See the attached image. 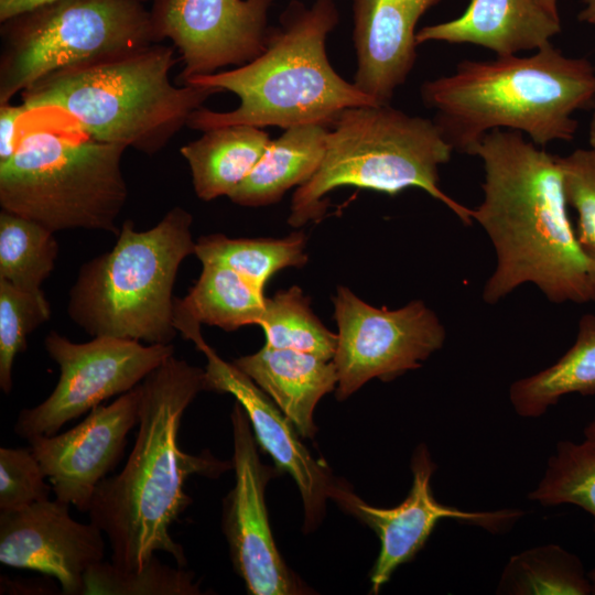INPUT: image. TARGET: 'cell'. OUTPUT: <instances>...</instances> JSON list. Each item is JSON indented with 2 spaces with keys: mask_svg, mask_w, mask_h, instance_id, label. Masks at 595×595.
Here are the masks:
<instances>
[{
  "mask_svg": "<svg viewBox=\"0 0 595 595\" xmlns=\"http://www.w3.org/2000/svg\"><path fill=\"white\" fill-rule=\"evenodd\" d=\"M560 17L540 0H470L457 18L416 32V44H474L496 56L537 51L561 32Z\"/></svg>",
  "mask_w": 595,
  "mask_h": 595,
  "instance_id": "obj_19",
  "label": "cell"
},
{
  "mask_svg": "<svg viewBox=\"0 0 595 595\" xmlns=\"http://www.w3.org/2000/svg\"><path fill=\"white\" fill-rule=\"evenodd\" d=\"M588 143L589 149L595 152V109L592 113L589 125H588Z\"/></svg>",
  "mask_w": 595,
  "mask_h": 595,
  "instance_id": "obj_37",
  "label": "cell"
},
{
  "mask_svg": "<svg viewBox=\"0 0 595 595\" xmlns=\"http://www.w3.org/2000/svg\"><path fill=\"white\" fill-rule=\"evenodd\" d=\"M329 126L303 123L271 140L245 181L228 196L247 207L277 203L285 192L306 183L323 160Z\"/></svg>",
  "mask_w": 595,
  "mask_h": 595,
  "instance_id": "obj_21",
  "label": "cell"
},
{
  "mask_svg": "<svg viewBox=\"0 0 595 595\" xmlns=\"http://www.w3.org/2000/svg\"><path fill=\"white\" fill-rule=\"evenodd\" d=\"M560 161L567 205L577 216L574 229L587 262L591 301L595 302V152L576 149Z\"/></svg>",
  "mask_w": 595,
  "mask_h": 595,
  "instance_id": "obj_32",
  "label": "cell"
},
{
  "mask_svg": "<svg viewBox=\"0 0 595 595\" xmlns=\"http://www.w3.org/2000/svg\"><path fill=\"white\" fill-rule=\"evenodd\" d=\"M232 363L274 401L300 436H314V409L323 396L337 387L333 359L264 345Z\"/></svg>",
  "mask_w": 595,
  "mask_h": 595,
  "instance_id": "obj_20",
  "label": "cell"
},
{
  "mask_svg": "<svg viewBox=\"0 0 595 595\" xmlns=\"http://www.w3.org/2000/svg\"><path fill=\"white\" fill-rule=\"evenodd\" d=\"M235 486L224 500L223 531L236 573L253 595L303 593L274 543L264 502L271 470L259 458L250 421L239 402L230 414Z\"/></svg>",
  "mask_w": 595,
  "mask_h": 595,
  "instance_id": "obj_13",
  "label": "cell"
},
{
  "mask_svg": "<svg viewBox=\"0 0 595 595\" xmlns=\"http://www.w3.org/2000/svg\"><path fill=\"white\" fill-rule=\"evenodd\" d=\"M51 317L43 291L30 292L0 279V388L12 390L15 357L26 348V337Z\"/></svg>",
  "mask_w": 595,
  "mask_h": 595,
  "instance_id": "obj_31",
  "label": "cell"
},
{
  "mask_svg": "<svg viewBox=\"0 0 595 595\" xmlns=\"http://www.w3.org/2000/svg\"><path fill=\"white\" fill-rule=\"evenodd\" d=\"M266 301L262 291L235 271L203 263L202 273L188 294L174 300V326L195 323L232 332L242 326L259 325Z\"/></svg>",
  "mask_w": 595,
  "mask_h": 595,
  "instance_id": "obj_23",
  "label": "cell"
},
{
  "mask_svg": "<svg viewBox=\"0 0 595 595\" xmlns=\"http://www.w3.org/2000/svg\"><path fill=\"white\" fill-rule=\"evenodd\" d=\"M0 33V104L56 71L160 43L142 0H54Z\"/></svg>",
  "mask_w": 595,
  "mask_h": 595,
  "instance_id": "obj_9",
  "label": "cell"
},
{
  "mask_svg": "<svg viewBox=\"0 0 595 595\" xmlns=\"http://www.w3.org/2000/svg\"><path fill=\"white\" fill-rule=\"evenodd\" d=\"M31 448H0V512L50 499L52 486Z\"/></svg>",
  "mask_w": 595,
  "mask_h": 595,
  "instance_id": "obj_33",
  "label": "cell"
},
{
  "mask_svg": "<svg viewBox=\"0 0 595 595\" xmlns=\"http://www.w3.org/2000/svg\"><path fill=\"white\" fill-rule=\"evenodd\" d=\"M174 46L154 43L80 63L37 80L21 95L31 112L55 116L94 140L153 155L210 96L206 86L173 84Z\"/></svg>",
  "mask_w": 595,
  "mask_h": 595,
  "instance_id": "obj_4",
  "label": "cell"
},
{
  "mask_svg": "<svg viewBox=\"0 0 595 595\" xmlns=\"http://www.w3.org/2000/svg\"><path fill=\"white\" fill-rule=\"evenodd\" d=\"M542 4L554 15L559 17L558 0H540Z\"/></svg>",
  "mask_w": 595,
  "mask_h": 595,
  "instance_id": "obj_38",
  "label": "cell"
},
{
  "mask_svg": "<svg viewBox=\"0 0 595 595\" xmlns=\"http://www.w3.org/2000/svg\"><path fill=\"white\" fill-rule=\"evenodd\" d=\"M310 303V299L296 285L267 298L259 324L266 335L264 345L332 360L337 347V334L326 328Z\"/></svg>",
  "mask_w": 595,
  "mask_h": 595,
  "instance_id": "obj_29",
  "label": "cell"
},
{
  "mask_svg": "<svg viewBox=\"0 0 595 595\" xmlns=\"http://www.w3.org/2000/svg\"><path fill=\"white\" fill-rule=\"evenodd\" d=\"M125 151L55 116L30 111L14 154L0 163L1 209L54 232L80 228L117 236L128 199Z\"/></svg>",
  "mask_w": 595,
  "mask_h": 595,
  "instance_id": "obj_6",
  "label": "cell"
},
{
  "mask_svg": "<svg viewBox=\"0 0 595 595\" xmlns=\"http://www.w3.org/2000/svg\"><path fill=\"white\" fill-rule=\"evenodd\" d=\"M338 21L335 0H315L310 7L291 1L258 57L186 83L230 91L240 101L228 111L201 107L191 115L187 127L199 131L231 125L331 127L346 108L377 104L328 61L326 39Z\"/></svg>",
  "mask_w": 595,
  "mask_h": 595,
  "instance_id": "obj_5",
  "label": "cell"
},
{
  "mask_svg": "<svg viewBox=\"0 0 595 595\" xmlns=\"http://www.w3.org/2000/svg\"><path fill=\"white\" fill-rule=\"evenodd\" d=\"M453 151L434 120L410 116L390 104L346 108L328 129L320 167L294 192L288 223L300 227L321 218L325 196L337 187L355 186L391 196L418 187L470 226L472 208L440 186V167Z\"/></svg>",
  "mask_w": 595,
  "mask_h": 595,
  "instance_id": "obj_7",
  "label": "cell"
},
{
  "mask_svg": "<svg viewBox=\"0 0 595 595\" xmlns=\"http://www.w3.org/2000/svg\"><path fill=\"white\" fill-rule=\"evenodd\" d=\"M54 234L34 220L1 209L0 279L25 291H42L58 256Z\"/></svg>",
  "mask_w": 595,
  "mask_h": 595,
  "instance_id": "obj_28",
  "label": "cell"
},
{
  "mask_svg": "<svg viewBox=\"0 0 595 595\" xmlns=\"http://www.w3.org/2000/svg\"><path fill=\"white\" fill-rule=\"evenodd\" d=\"M528 498L545 507L577 506L593 517L595 531V418L584 428L581 442L556 444L543 477Z\"/></svg>",
  "mask_w": 595,
  "mask_h": 595,
  "instance_id": "obj_27",
  "label": "cell"
},
{
  "mask_svg": "<svg viewBox=\"0 0 595 595\" xmlns=\"http://www.w3.org/2000/svg\"><path fill=\"white\" fill-rule=\"evenodd\" d=\"M332 301L338 329L333 361L339 400L374 378L388 381L420 368L445 342V327L421 300L396 310L378 309L340 285Z\"/></svg>",
  "mask_w": 595,
  "mask_h": 595,
  "instance_id": "obj_11",
  "label": "cell"
},
{
  "mask_svg": "<svg viewBox=\"0 0 595 595\" xmlns=\"http://www.w3.org/2000/svg\"><path fill=\"white\" fill-rule=\"evenodd\" d=\"M497 594L588 595L592 585L581 560L558 544L534 547L512 555Z\"/></svg>",
  "mask_w": 595,
  "mask_h": 595,
  "instance_id": "obj_26",
  "label": "cell"
},
{
  "mask_svg": "<svg viewBox=\"0 0 595 595\" xmlns=\"http://www.w3.org/2000/svg\"><path fill=\"white\" fill-rule=\"evenodd\" d=\"M194 574L162 564L156 556L141 570L125 571L99 562L84 576L82 595H196Z\"/></svg>",
  "mask_w": 595,
  "mask_h": 595,
  "instance_id": "obj_30",
  "label": "cell"
},
{
  "mask_svg": "<svg viewBox=\"0 0 595 595\" xmlns=\"http://www.w3.org/2000/svg\"><path fill=\"white\" fill-rule=\"evenodd\" d=\"M583 8L577 14L578 21L595 28V0H582Z\"/></svg>",
  "mask_w": 595,
  "mask_h": 595,
  "instance_id": "obj_36",
  "label": "cell"
},
{
  "mask_svg": "<svg viewBox=\"0 0 595 595\" xmlns=\"http://www.w3.org/2000/svg\"><path fill=\"white\" fill-rule=\"evenodd\" d=\"M473 155L483 163L484 182L472 219L496 253L483 301L494 305L526 283L552 303L591 301L587 262L567 212L561 156L510 130L485 134Z\"/></svg>",
  "mask_w": 595,
  "mask_h": 595,
  "instance_id": "obj_1",
  "label": "cell"
},
{
  "mask_svg": "<svg viewBox=\"0 0 595 595\" xmlns=\"http://www.w3.org/2000/svg\"><path fill=\"white\" fill-rule=\"evenodd\" d=\"M69 506L55 498L0 512V562L54 576L62 594L82 595L84 576L104 561L102 531L82 523Z\"/></svg>",
  "mask_w": 595,
  "mask_h": 595,
  "instance_id": "obj_16",
  "label": "cell"
},
{
  "mask_svg": "<svg viewBox=\"0 0 595 595\" xmlns=\"http://www.w3.org/2000/svg\"><path fill=\"white\" fill-rule=\"evenodd\" d=\"M140 386L132 451L119 474L98 484L88 511L110 543L111 563L125 571L141 570L159 551L185 565L183 548L170 532L191 504L185 480L194 474L218 476L231 467L208 452L187 454L177 444L185 410L205 390L204 369L173 355Z\"/></svg>",
  "mask_w": 595,
  "mask_h": 595,
  "instance_id": "obj_2",
  "label": "cell"
},
{
  "mask_svg": "<svg viewBox=\"0 0 595 595\" xmlns=\"http://www.w3.org/2000/svg\"><path fill=\"white\" fill-rule=\"evenodd\" d=\"M193 343L207 359L205 390L230 393L240 403L258 444L296 483L304 505L305 528H314L336 487L328 467L310 454L293 423L248 375L221 359L202 335Z\"/></svg>",
  "mask_w": 595,
  "mask_h": 595,
  "instance_id": "obj_17",
  "label": "cell"
},
{
  "mask_svg": "<svg viewBox=\"0 0 595 595\" xmlns=\"http://www.w3.org/2000/svg\"><path fill=\"white\" fill-rule=\"evenodd\" d=\"M421 97L454 151L473 155L493 130L521 132L544 148L574 139V113L595 100V67L550 43L531 55L462 61L424 82Z\"/></svg>",
  "mask_w": 595,
  "mask_h": 595,
  "instance_id": "obj_3",
  "label": "cell"
},
{
  "mask_svg": "<svg viewBox=\"0 0 595 595\" xmlns=\"http://www.w3.org/2000/svg\"><path fill=\"white\" fill-rule=\"evenodd\" d=\"M435 468L428 447L420 444L411 459V489L407 498L393 508L370 506L347 489L338 485L335 487L332 498L379 537L380 552L370 575L374 594L389 581L398 566L416 555L441 519L453 518L491 532H500L509 529L523 515L516 509L464 511L439 502L431 488Z\"/></svg>",
  "mask_w": 595,
  "mask_h": 595,
  "instance_id": "obj_14",
  "label": "cell"
},
{
  "mask_svg": "<svg viewBox=\"0 0 595 595\" xmlns=\"http://www.w3.org/2000/svg\"><path fill=\"white\" fill-rule=\"evenodd\" d=\"M306 236L295 231L283 238H229L221 234L197 239L195 256L202 263L226 267L258 290L288 267H303L307 262Z\"/></svg>",
  "mask_w": 595,
  "mask_h": 595,
  "instance_id": "obj_25",
  "label": "cell"
},
{
  "mask_svg": "<svg viewBox=\"0 0 595 595\" xmlns=\"http://www.w3.org/2000/svg\"><path fill=\"white\" fill-rule=\"evenodd\" d=\"M51 1L54 0H0V22Z\"/></svg>",
  "mask_w": 595,
  "mask_h": 595,
  "instance_id": "obj_35",
  "label": "cell"
},
{
  "mask_svg": "<svg viewBox=\"0 0 595 595\" xmlns=\"http://www.w3.org/2000/svg\"><path fill=\"white\" fill-rule=\"evenodd\" d=\"M140 383L71 430L28 440L56 499L89 511L96 487L119 463L127 435L139 423Z\"/></svg>",
  "mask_w": 595,
  "mask_h": 595,
  "instance_id": "obj_15",
  "label": "cell"
},
{
  "mask_svg": "<svg viewBox=\"0 0 595 595\" xmlns=\"http://www.w3.org/2000/svg\"><path fill=\"white\" fill-rule=\"evenodd\" d=\"M44 345L61 374L43 402L20 412L14 432L25 440L56 434L65 423L137 387L174 355L173 344L143 345L111 336L73 343L54 331Z\"/></svg>",
  "mask_w": 595,
  "mask_h": 595,
  "instance_id": "obj_10",
  "label": "cell"
},
{
  "mask_svg": "<svg viewBox=\"0 0 595 595\" xmlns=\"http://www.w3.org/2000/svg\"><path fill=\"white\" fill-rule=\"evenodd\" d=\"M587 575L592 585V594H595V567Z\"/></svg>",
  "mask_w": 595,
  "mask_h": 595,
  "instance_id": "obj_39",
  "label": "cell"
},
{
  "mask_svg": "<svg viewBox=\"0 0 595 595\" xmlns=\"http://www.w3.org/2000/svg\"><path fill=\"white\" fill-rule=\"evenodd\" d=\"M192 224L180 206L144 231L125 220L112 249L82 266L69 292L71 320L94 337L172 344L176 274L195 253Z\"/></svg>",
  "mask_w": 595,
  "mask_h": 595,
  "instance_id": "obj_8",
  "label": "cell"
},
{
  "mask_svg": "<svg viewBox=\"0 0 595 595\" xmlns=\"http://www.w3.org/2000/svg\"><path fill=\"white\" fill-rule=\"evenodd\" d=\"M30 110L21 102L0 104V163L9 160L15 152L21 126Z\"/></svg>",
  "mask_w": 595,
  "mask_h": 595,
  "instance_id": "obj_34",
  "label": "cell"
},
{
  "mask_svg": "<svg viewBox=\"0 0 595 595\" xmlns=\"http://www.w3.org/2000/svg\"><path fill=\"white\" fill-rule=\"evenodd\" d=\"M441 0H353L357 69L354 85L390 104L416 60V24Z\"/></svg>",
  "mask_w": 595,
  "mask_h": 595,
  "instance_id": "obj_18",
  "label": "cell"
},
{
  "mask_svg": "<svg viewBox=\"0 0 595 595\" xmlns=\"http://www.w3.org/2000/svg\"><path fill=\"white\" fill-rule=\"evenodd\" d=\"M271 141L263 128L231 125L203 131L184 144L195 194L205 202L229 196L249 175Z\"/></svg>",
  "mask_w": 595,
  "mask_h": 595,
  "instance_id": "obj_22",
  "label": "cell"
},
{
  "mask_svg": "<svg viewBox=\"0 0 595 595\" xmlns=\"http://www.w3.org/2000/svg\"><path fill=\"white\" fill-rule=\"evenodd\" d=\"M151 1L158 41L170 39L183 63L177 84L245 65L266 50L273 0Z\"/></svg>",
  "mask_w": 595,
  "mask_h": 595,
  "instance_id": "obj_12",
  "label": "cell"
},
{
  "mask_svg": "<svg viewBox=\"0 0 595 595\" xmlns=\"http://www.w3.org/2000/svg\"><path fill=\"white\" fill-rule=\"evenodd\" d=\"M595 394V315L584 314L574 344L550 367L516 380L509 400L521 418H539L566 394Z\"/></svg>",
  "mask_w": 595,
  "mask_h": 595,
  "instance_id": "obj_24",
  "label": "cell"
}]
</instances>
